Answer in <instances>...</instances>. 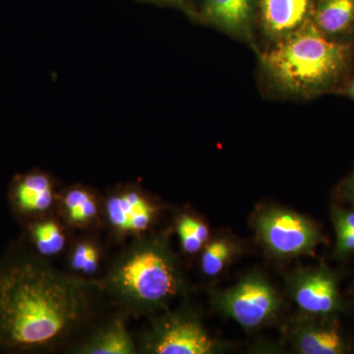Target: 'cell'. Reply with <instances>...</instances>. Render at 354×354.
<instances>
[{"instance_id": "1", "label": "cell", "mask_w": 354, "mask_h": 354, "mask_svg": "<svg viewBox=\"0 0 354 354\" xmlns=\"http://www.w3.org/2000/svg\"><path fill=\"white\" fill-rule=\"evenodd\" d=\"M87 302L80 286L36 263L0 272V341L13 348L53 346L78 327Z\"/></svg>"}, {"instance_id": "2", "label": "cell", "mask_w": 354, "mask_h": 354, "mask_svg": "<svg viewBox=\"0 0 354 354\" xmlns=\"http://www.w3.org/2000/svg\"><path fill=\"white\" fill-rule=\"evenodd\" d=\"M348 59V48L326 39L311 22H305L263 57L265 66L281 87L304 93L330 85Z\"/></svg>"}, {"instance_id": "3", "label": "cell", "mask_w": 354, "mask_h": 354, "mask_svg": "<svg viewBox=\"0 0 354 354\" xmlns=\"http://www.w3.org/2000/svg\"><path fill=\"white\" fill-rule=\"evenodd\" d=\"M109 285L125 304L149 308L176 295L177 279L171 261L157 246L134 249L116 265Z\"/></svg>"}, {"instance_id": "4", "label": "cell", "mask_w": 354, "mask_h": 354, "mask_svg": "<svg viewBox=\"0 0 354 354\" xmlns=\"http://www.w3.org/2000/svg\"><path fill=\"white\" fill-rule=\"evenodd\" d=\"M258 232L268 247L279 255L313 252L321 236L306 218L283 209H270L258 218Z\"/></svg>"}, {"instance_id": "5", "label": "cell", "mask_w": 354, "mask_h": 354, "mask_svg": "<svg viewBox=\"0 0 354 354\" xmlns=\"http://www.w3.org/2000/svg\"><path fill=\"white\" fill-rule=\"evenodd\" d=\"M223 306L234 320L245 328H254L267 320L278 307L274 291L261 279H247L228 291Z\"/></svg>"}, {"instance_id": "6", "label": "cell", "mask_w": 354, "mask_h": 354, "mask_svg": "<svg viewBox=\"0 0 354 354\" xmlns=\"http://www.w3.org/2000/svg\"><path fill=\"white\" fill-rule=\"evenodd\" d=\"M293 295L297 304L309 313L330 314L339 307L334 277L323 269L300 277Z\"/></svg>"}, {"instance_id": "7", "label": "cell", "mask_w": 354, "mask_h": 354, "mask_svg": "<svg viewBox=\"0 0 354 354\" xmlns=\"http://www.w3.org/2000/svg\"><path fill=\"white\" fill-rule=\"evenodd\" d=\"M214 342L196 323L172 322L160 333L153 346L160 354H208L213 353Z\"/></svg>"}, {"instance_id": "8", "label": "cell", "mask_w": 354, "mask_h": 354, "mask_svg": "<svg viewBox=\"0 0 354 354\" xmlns=\"http://www.w3.org/2000/svg\"><path fill=\"white\" fill-rule=\"evenodd\" d=\"M106 213L109 223L121 232H143L153 218L152 207L136 192L111 198L106 204Z\"/></svg>"}, {"instance_id": "9", "label": "cell", "mask_w": 354, "mask_h": 354, "mask_svg": "<svg viewBox=\"0 0 354 354\" xmlns=\"http://www.w3.org/2000/svg\"><path fill=\"white\" fill-rule=\"evenodd\" d=\"M311 0H260L263 23L272 36L283 37L306 21Z\"/></svg>"}, {"instance_id": "10", "label": "cell", "mask_w": 354, "mask_h": 354, "mask_svg": "<svg viewBox=\"0 0 354 354\" xmlns=\"http://www.w3.org/2000/svg\"><path fill=\"white\" fill-rule=\"evenodd\" d=\"M253 9L254 0H205L203 12L215 24L236 32L249 24Z\"/></svg>"}, {"instance_id": "11", "label": "cell", "mask_w": 354, "mask_h": 354, "mask_svg": "<svg viewBox=\"0 0 354 354\" xmlns=\"http://www.w3.org/2000/svg\"><path fill=\"white\" fill-rule=\"evenodd\" d=\"M15 201L22 211L28 213L46 211L53 202L50 179L39 174L26 176L16 187Z\"/></svg>"}, {"instance_id": "12", "label": "cell", "mask_w": 354, "mask_h": 354, "mask_svg": "<svg viewBox=\"0 0 354 354\" xmlns=\"http://www.w3.org/2000/svg\"><path fill=\"white\" fill-rule=\"evenodd\" d=\"M353 22L354 0H319L314 24L321 32L339 34Z\"/></svg>"}, {"instance_id": "13", "label": "cell", "mask_w": 354, "mask_h": 354, "mask_svg": "<svg viewBox=\"0 0 354 354\" xmlns=\"http://www.w3.org/2000/svg\"><path fill=\"white\" fill-rule=\"evenodd\" d=\"M82 351L90 354H129L134 353V346L127 328L115 321L95 335Z\"/></svg>"}, {"instance_id": "14", "label": "cell", "mask_w": 354, "mask_h": 354, "mask_svg": "<svg viewBox=\"0 0 354 354\" xmlns=\"http://www.w3.org/2000/svg\"><path fill=\"white\" fill-rule=\"evenodd\" d=\"M299 348L304 354H339L346 351V344L337 330L319 328L301 333Z\"/></svg>"}, {"instance_id": "15", "label": "cell", "mask_w": 354, "mask_h": 354, "mask_svg": "<svg viewBox=\"0 0 354 354\" xmlns=\"http://www.w3.org/2000/svg\"><path fill=\"white\" fill-rule=\"evenodd\" d=\"M64 205L69 220L74 223H88L97 215V205L85 190L69 191L65 197Z\"/></svg>"}, {"instance_id": "16", "label": "cell", "mask_w": 354, "mask_h": 354, "mask_svg": "<svg viewBox=\"0 0 354 354\" xmlns=\"http://www.w3.org/2000/svg\"><path fill=\"white\" fill-rule=\"evenodd\" d=\"M32 232L37 248L43 255H55L64 248V235L53 221L38 223Z\"/></svg>"}, {"instance_id": "17", "label": "cell", "mask_w": 354, "mask_h": 354, "mask_svg": "<svg viewBox=\"0 0 354 354\" xmlns=\"http://www.w3.org/2000/svg\"><path fill=\"white\" fill-rule=\"evenodd\" d=\"M178 234L184 250L196 253L209 239V230L204 223L190 216H183L178 223Z\"/></svg>"}, {"instance_id": "18", "label": "cell", "mask_w": 354, "mask_h": 354, "mask_svg": "<svg viewBox=\"0 0 354 354\" xmlns=\"http://www.w3.org/2000/svg\"><path fill=\"white\" fill-rule=\"evenodd\" d=\"M230 255V247L223 241L209 244L202 257V268L208 276H216L223 269Z\"/></svg>"}, {"instance_id": "19", "label": "cell", "mask_w": 354, "mask_h": 354, "mask_svg": "<svg viewBox=\"0 0 354 354\" xmlns=\"http://www.w3.org/2000/svg\"><path fill=\"white\" fill-rule=\"evenodd\" d=\"M99 257L95 246L88 243L79 244L72 255L71 265L77 271L94 274L99 266Z\"/></svg>"}, {"instance_id": "20", "label": "cell", "mask_w": 354, "mask_h": 354, "mask_svg": "<svg viewBox=\"0 0 354 354\" xmlns=\"http://www.w3.org/2000/svg\"><path fill=\"white\" fill-rule=\"evenodd\" d=\"M337 252L339 255L351 253L354 250V234L351 230L337 227Z\"/></svg>"}, {"instance_id": "21", "label": "cell", "mask_w": 354, "mask_h": 354, "mask_svg": "<svg viewBox=\"0 0 354 354\" xmlns=\"http://www.w3.org/2000/svg\"><path fill=\"white\" fill-rule=\"evenodd\" d=\"M335 225L351 230L354 234V212L335 209L334 213Z\"/></svg>"}, {"instance_id": "22", "label": "cell", "mask_w": 354, "mask_h": 354, "mask_svg": "<svg viewBox=\"0 0 354 354\" xmlns=\"http://www.w3.org/2000/svg\"><path fill=\"white\" fill-rule=\"evenodd\" d=\"M344 196H346V199L351 200V201L354 202V176L351 177L348 183L344 184Z\"/></svg>"}, {"instance_id": "23", "label": "cell", "mask_w": 354, "mask_h": 354, "mask_svg": "<svg viewBox=\"0 0 354 354\" xmlns=\"http://www.w3.org/2000/svg\"><path fill=\"white\" fill-rule=\"evenodd\" d=\"M348 93L351 97H354V78L353 79V81H351V84H349Z\"/></svg>"}, {"instance_id": "24", "label": "cell", "mask_w": 354, "mask_h": 354, "mask_svg": "<svg viewBox=\"0 0 354 354\" xmlns=\"http://www.w3.org/2000/svg\"><path fill=\"white\" fill-rule=\"evenodd\" d=\"M153 1L171 2V1H174V0H153Z\"/></svg>"}]
</instances>
